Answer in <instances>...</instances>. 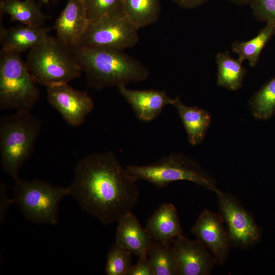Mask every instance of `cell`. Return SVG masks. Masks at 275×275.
<instances>
[{"instance_id": "cell-1", "label": "cell", "mask_w": 275, "mask_h": 275, "mask_svg": "<svg viewBox=\"0 0 275 275\" xmlns=\"http://www.w3.org/2000/svg\"><path fill=\"white\" fill-rule=\"evenodd\" d=\"M136 182L115 153L108 151L80 159L68 188L83 211L107 225L131 212L140 196Z\"/></svg>"}, {"instance_id": "cell-2", "label": "cell", "mask_w": 275, "mask_h": 275, "mask_svg": "<svg viewBox=\"0 0 275 275\" xmlns=\"http://www.w3.org/2000/svg\"><path fill=\"white\" fill-rule=\"evenodd\" d=\"M86 76L89 87L98 91L145 80L149 69L124 50L79 45L70 48Z\"/></svg>"}, {"instance_id": "cell-3", "label": "cell", "mask_w": 275, "mask_h": 275, "mask_svg": "<svg viewBox=\"0 0 275 275\" xmlns=\"http://www.w3.org/2000/svg\"><path fill=\"white\" fill-rule=\"evenodd\" d=\"M42 121L31 112H15L0 120V157L3 170L14 181L32 154Z\"/></svg>"}, {"instance_id": "cell-4", "label": "cell", "mask_w": 275, "mask_h": 275, "mask_svg": "<svg viewBox=\"0 0 275 275\" xmlns=\"http://www.w3.org/2000/svg\"><path fill=\"white\" fill-rule=\"evenodd\" d=\"M26 59L35 81L46 87L68 84L82 72L70 48L50 36L29 50Z\"/></svg>"}, {"instance_id": "cell-5", "label": "cell", "mask_w": 275, "mask_h": 275, "mask_svg": "<svg viewBox=\"0 0 275 275\" xmlns=\"http://www.w3.org/2000/svg\"><path fill=\"white\" fill-rule=\"evenodd\" d=\"M128 174L134 180L147 181L159 188L177 181H188L215 193V179L194 159L181 153L169 154L148 165H128Z\"/></svg>"}, {"instance_id": "cell-6", "label": "cell", "mask_w": 275, "mask_h": 275, "mask_svg": "<svg viewBox=\"0 0 275 275\" xmlns=\"http://www.w3.org/2000/svg\"><path fill=\"white\" fill-rule=\"evenodd\" d=\"M21 53L0 51V109L31 112L39 101V89Z\"/></svg>"}, {"instance_id": "cell-7", "label": "cell", "mask_w": 275, "mask_h": 275, "mask_svg": "<svg viewBox=\"0 0 275 275\" xmlns=\"http://www.w3.org/2000/svg\"><path fill=\"white\" fill-rule=\"evenodd\" d=\"M14 196L10 204L16 203L24 217L37 224L56 225L59 203L69 195L68 187L55 186L41 179L15 181Z\"/></svg>"}, {"instance_id": "cell-8", "label": "cell", "mask_w": 275, "mask_h": 275, "mask_svg": "<svg viewBox=\"0 0 275 275\" xmlns=\"http://www.w3.org/2000/svg\"><path fill=\"white\" fill-rule=\"evenodd\" d=\"M139 30L125 15L102 17L89 22L79 45L124 50L138 43Z\"/></svg>"}, {"instance_id": "cell-9", "label": "cell", "mask_w": 275, "mask_h": 275, "mask_svg": "<svg viewBox=\"0 0 275 275\" xmlns=\"http://www.w3.org/2000/svg\"><path fill=\"white\" fill-rule=\"evenodd\" d=\"M215 194L231 247L245 249L259 243L262 232L252 214L233 195L219 189Z\"/></svg>"}, {"instance_id": "cell-10", "label": "cell", "mask_w": 275, "mask_h": 275, "mask_svg": "<svg viewBox=\"0 0 275 275\" xmlns=\"http://www.w3.org/2000/svg\"><path fill=\"white\" fill-rule=\"evenodd\" d=\"M46 93L50 104L73 127L80 126L94 107L87 91L75 90L68 84L47 87Z\"/></svg>"}, {"instance_id": "cell-11", "label": "cell", "mask_w": 275, "mask_h": 275, "mask_svg": "<svg viewBox=\"0 0 275 275\" xmlns=\"http://www.w3.org/2000/svg\"><path fill=\"white\" fill-rule=\"evenodd\" d=\"M171 246L176 263L177 275H209L217 261L199 240L183 234L176 237Z\"/></svg>"}, {"instance_id": "cell-12", "label": "cell", "mask_w": 275, "mask_h": 275, "mask_svg": "<svg viewBox=\"0 0 275 275\" xmlns=\"http://www.w3.org/2000/svg\"><path fill=\"white\" fill-rule=\"evenodd\" d=\"M190 231L209 250L218 264L225 263L231 247L224 221L218 212L204 209Z\"/></svg>"}, {"instance_id": "cell-13", "label": "cell", "mask_w": 275, "mask_h": 275, "mask_svg": "<svg viewBox=\"0 0 275 275\" xmlns=\"http://www.w3.org/2000/svg\"><path fill=\"white\" fill-rule=\"evenodd\" d=\"M118 88L136 118L142 122H149L155 120L165 107L172 105L174 101V98L163 90H131L125 85L119 86Z\"/></svg>"}, {"instance_id": "cell-14", "label": "cell", "mask_w": 275, "mask_h": 275, "mask_svg": "<svg viewBox=\"0 0 275 275\" xmlns=\"http://www.w3.org/2000/svg\"><path fill=\"white\" fill-rule=\"evenodd\" d=\"M89 22L82 0H68L54 22L56 38L70 48L78 46Z\"/></svg>"}, {"instance_id": "cell-15", "label": "cell", "mask_w": 275, "mask_h": 275, "mask_svg": "<svg viewBox=\"0 0 275 275\" xmlns=\"http://www.w3.org/2000/svg\"><path fill=\"white\" fill-rule=\"evenodd\" d=\"M117 223L115 242L139 258L147 257L152 239L136 216L130 212Z\"/></svg>"}, {"instance_id": "cell-16", "label": "cell", "mask_w": 275, "mask_h": 275, "mask_svg": "<svg viewBox=\"0 0 275 275\" xmlns=\"http://www.w3.org/2000/svg\"><path fill=\"white\" fill-rule=\"evenodd\" d=\"M51 29L22 24L6 29L1 25V48L19 53L30 50L43 42Z\"/></svg>"}, {"instance_id": "cell-17", "label": "cell", "mask_w": 275, "mask_h": 275, "mask_svg": "<svg viewBox=\"0 0 275 275\" xmlns=\"http://www.w3.org/2000/svg\"><path fill=\"white\" fill-rule=\"evenodd\" d=\"M146 229L152 240L172 244L182 234L177 209L171 203H164L156 208L149 217Z\"/></svg>"}, {"instance_id": "cell-18", "label": "cell", "mask_w": 275, "mask_h": 275, "mask_svg": "<svg viewBox=\"0 0 275 275\" xmlns=\"http://www.w3.org/2000/svg\"><path fill=\"white\" fill-rule=\"evenodd\" d=\"M172 105L182 122L189 143L193 146L201 144L210 126L209 113L202 108L185 104L178 96L174 98Z\"/></svg>"}, {"instance_id": "cell-19", "label": "cell", "mask_w": 275, "mask_h": 275, "mask_svg": "<svg viewBox=\"0 0 275 275\" xmlns=\"http://www.w3.org/2000/svg\"><path fill=\"white\" fill-rule=\"evenodd\" d=\"M8 14L12 21L20 24L42 26L49 16L44 14L40 5L33 0H1L0 16Z\"/></svg>"}, {"instance_id": "cell-20", "label": "cell", "mask_w": 275, "mask_h": 275, "mask_svg": "<svg viewBox=\"0 0 275 275\" xmlns=\"http://www.w3.org/2000/svg\"><path fill=\"white\" fill-rule=\"evenodd\" d=\"M215 60L217 68V86L231 91L240 89L246 73L243 62L232 57L228 51L217 52Z\"/></svg>"}, {"instance_id": "cell-21", "label": "cell", "mask_w": 275, "mask_h": 275, "mask_svg": "<svg viewBox=\"0 0 275 275\" xmlns=\"http://www.w3.org/2000/svg\"><path fill=\"white\" fill-rule=\"evenodd\" d=\"M274 34L275 23H266L255 37L246 41H235L231 43V48L239 60L242 62L247 61L250 66L255 67L263 49Z\"/></svg>"}, {"instance_id": "cell-22", "label": "cell", "mask_w": 275, "mask_h": 275, "mask_svg": "<svg viewBox=\"0 0 275 275\" xmlns=\"http://www.w3.org/2000/svg\"><path fill=\"white\" fill-rule=\"evenodd\" d=\"M125 15L138 28L156 23L161 11L160 0H124Z\"/></svg>"}, {"instance_id": "cell-23", "label": "cell", "mask_w": 275, "mask_h": 275, "mask_svg": "<svg viewBox=\"0 0 275 275\" xmlns=\"http://www.w3.org/2000/svg\"><path fill=\"white\" fill-rule=\"evenodd\" d=\"M249 107L253 116L257 120H267L275 114V77L252 95Z\"/></svg>"}, {"instance_id": "cell-24", "label": "cell", "mask_w": 275, "mask_h": 275, "mask_svg": "<svg viewBox=\"0 0 275 275\" xmlns=\"http://www.w3.org/2000/svg\"><path fill=\"white\" fill-rule=\"evenodd\" d=\"M155 275H177L171 244L152 240L147 252Z\"/></svg>"}, {"instance_id": "cell-25", "label": "cell", "mask_w": 275, "mask_h": 275, "mask_svg": "<svg viewBox=\"0 0 275 275\" xmlns=\"http://www.w3.org/2000/svg\"><path fill=\"white\" fill-rule=\"evenodd\" d=\"M89 21L104 16L125 15L124 0H82Z\"/></svg>"}, {"instance_id": "cell-26", "label": "cell", "mask_w": 275, "mask_h": 275, "mask_svg": "<svg viewBox=\"0 0 275 275\" xmlns=\"http://www.w3.org/2000/svg\"><path fill=\"white\" fill-rule=\"evenodd\" d=\"M132 254L117 242L112 245L107 256L105 272L107 275H128L132 266Z\"/></svg>"}, {"instance_id": "cell-27", "label": "cell", "mask_w": 275, "mask_h": 275, "mask_svg": "<svg viewBox=\"0 0 275 275\" xmlns=\"http://www.w3.org/2000/svg\"><path fill=\"white\" fill-rule=\"evenodd\" d=\"M249 5L258 21L275 23V0H252Z\"/></svg>"}, {"instance_id": "cell-28", "label": "cell", "mask_w": 275, "mask_h": 275, "mask_svg": "<svg viewBox=\"0 0 275 275\" xmlns=\"http://www.w3.org/2000/svg\"><path fill=\"white\" fill-rule=\"evenodd\" d=\"M128 275H155L154 271L148 257L139 258L137 263L132 265Z\"/></svg>"}, {"instance_id": "cell-29", "label": "cell", "mask_w": 275, "mask_h": 275, "mask_svg": "<svg viewBox=\"0 0 275 275\" xmlns=\"http://www.w3.org/2000/svg\"><path fill=\"white\" fill-rule=\"evenodd\" d=\"M180 7L183 9H193L200 7L209 0H172Z\"/></svg>"}, {"instance_id": "cell-30", "label": "cell", "mask_w": 275, "mask_h": 275, "mask_svg": "<svg viewBox=\"0 0 275 275\" xmlns=\"http://www.w3.org/2000/svg\"><path fill=\"white\" fill-rule=\"evenodd\" d=\"M231 3H233L234 5L238 6H242L249 5L252 0H226Z\"/></svg>"}, {"instance_id": "cell-31", "label": "cell", "mask_w": 275, "mask_h": 275, "mask_svg": "<svg viewBox=\"0 0 275 275\" xmlns=\"http://www.w3.org/2000/svg\"><path fill=\"white\" fill-rule=\"evenodd\" d=\"M33 1H40V2H41L43 3H45V4H47L48 3V2H49L50 0H33Z\"/></svg>"}, {"instance_id": "cell-32", "label": "cell", "mask_w": 275, "mask_h": 275, "mask_svg": "<svg viewBox=\"0 0 275 275\" xmlns=\"http://www.w3.org/2000/svg\"><path fill=\"white\" fill-rule=\"evenodd\" d=\"M54 4H56L58 2L59 0H51Z\"/></svg>"}]
</instances>
